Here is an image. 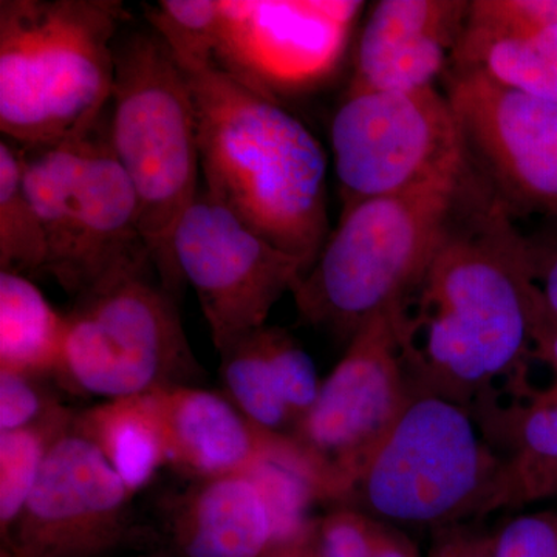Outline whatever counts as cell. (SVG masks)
Returning <instances> with one entry per match:
<instances>
[{
  "label": "cell",
  "instance_id": "16",
  "mask_svg": "<svg viewBox=\"0 0 557 557\" xmlns=\"http://www.w3.org/2000/svg\"><path fill=\"white\" fill-rule=\"evenodd\" d=\"M469 5L465 0H381L359 38L347 95L412 91L448 72Z\"/></svg>",
  "mask_w": 557,
  "mask_h": 557
},
{
  "label": "cell",
  "instance_id": "23",
  "mask_svg": "<svg viewBox=\"0 0 557 557\" xmlns=\"http://www.w3.org/2000/svg\"><path fill=\"white\" fill-rule=\"evenodd\" d=\"M76 412L62 406L46 420L0 432V533L9 541L53 446L73 428Z\"/></svg>",
  "mask_w": 557,
  "mask_h": 557
},
{
  "label": "cell",
  "instance_id": "5",
  "mask_svg": "<svg viewBox=\"0 0 557 557\" xmlns=\"http://www.w3.org/2000/svg\"><path fill=\"white\" fill-rule=\"evenodd\" d=\"M467 175L463 160L416 188L343 209L317 262L292 289L300 321L350 341L397 306L442 244Z\"/></svg>",
  "mask_w": 557,
  "mask_h": 557
},
{
  "label": "cell",
  "instance_id": "19",
  "mask_svg": "<svg viewBox=\"0 0 557 557\" xmlns=\"http://www.w3.org/2000/svg\"><path fill=\"white\" fill-rule=\"evenodd\" d=\"M502 86L557 102V24L531 16L520 0H474L450 58Z\"/></svg>",
  "mask_w": 557,
  "mask_h": 557
},
{
  "label": "cell",
  "instance_id": "20",
  "mask_svg": "<svg viewBox=\"0 0 557 557\" xmlns=\"http://www.w3.org/2000/svg\"><path fill=\"white\" fill-rule=\"evenodd\" d=\"M174 539L183 557H263L276 547L269 497L247 474L197 480L178 505Z\"/></svg>",
  "mask_w": 557,
  "mask_h": 557
},
{
  "label": "cell",
  "instance_id": "9",
  "mask_svg": "<svg viewBox=\"0 0 557 557\" xmlns=\"http://www.w3.org/2000/svg\"><path fill=\"white\" fill-rule=\"evenodd\" d=\"M394 307L348 341L309 416L289 438L309 468L319 502L346 504L362 468L416 394L403 361Z\"/></svg>",
  "mask_w": 557,
  "mask_h": 557
},
{
  "label": "cell",
  "instance_id": "8",
  "mask_svg": "<svg viewBox=\"0 0 557 557\" xmlns=\"http://www.w3.org/2000/svg\"><path fill=\"white\" fill-rule=\"evenodd\" d=\"M24 180L46 234L44 274L79 296L149 251L137 197L110 148L106 115L94 131L50 148H21Z\"/></svg>",
  "mask_w": 557,
  "mask_h": 557
},
{
  "label": "cell",
  "instance_id": "7",
  "mask_svg": "<svg viewBox=\"0 0 557 557\" xmlns=\"http://www.w3.org/2000/svg\"><path fill=\"white\" fill-rule=\"evenodd\" d=\"M500 468V456L467 408L413 394L344 505L399 528L440 531L480 522Z\"/></svg>",
  "mask_w": 557,
  "mask_h": 557
},
{
  "label": "cell",
  "instance_id": "6",
  "mask_svg": "<svg viewBox=\"0 0 557 557\" xmlns=\"http://www.w3.org/2000/svg\"><path fill=\"white\" fill-rule=\"evenodd\" d=\"M150 252L109 271L76 296L53 380L70 394L115 399L199 386L197 361Z\"/></svg>",
  "mask_w": 557,
  "mask_h": 557
},
{
  "label": "cell",
  "instance_id": "22",
  "mask_svg": "<svg viewBox=\"0 0 557 557\" xmlns=\"http://www.w3.org/2000/svg\"><path fill=\"white\" fill-rule=\"evenodd\" d=\"M67 317L30 277L0 271V370L53 379L64 351Z\"/></svg>",
  "mask_w": 557,
  "mask_h": 557
},
{
  "label": "cell",
  "instance_id": "24",
  "mask_svg": "<svg viewBox=\"0 0 557 557\" xmlns=\"http://www.w3.org/2000/svg\"><path fill=\"white\" fill-rule=\"evenodd\" d=\"M47 244L42 223L24 180V161L14 143H0V271L32 277L44 274Z\"/></svg>",
  "mask_w": 557,
  "mask_h": 557
},
{
  "label": "cell",
  "instance_id": "12",
  "mask_svg": "<svg viewBox=\"0 0 557 557\" xmlns=\"http://www.w3.org/2000/svg\"><path fill=\"white\" fill-rule=\"evenodd\" d=\"M172 247L218 351L267 325L277 300L306 274L298 258L249 230L205 188L178 220Z\"/></svg>",
  "mask_w": 557,
  "mask_h": 557
},
{
  "label": "cell",
  "instance_id": "14",
  "mask_svg": "<svg viewBox=\"0 0 557 557\" xmlns=\"http://www.w3.org/2000/svg\"><path fill=\"white\" fill-rule=\"evenodd\" d=\"M131 498L97 446L73 424L50 450L3 545L24 557H98L126 533Z\"/></svg>",
  "mask_w": 557,
  "mask_h": 557
},
{
  "label": "cell",
  "instance_id": "25",
  "mask_svg": "<svg viewBox=\"0 0 557 557\" xmlns=\"http://www.w3.org/2000/svg\"><path fill=\"white\" fill-rule=\"evenodd\" d=\"M310 547L317 557H420L403 528L347 505L314 519Z\"/></svg>",
  "mask_w": 557,
  "mask_h": 557
},
{
  "label": "cell",
  "instance_id": "11",
  "mask_svg": "<svg viewBox=\"0 0 557 557\" xmlns=\"http://www.w3.org/2000/svg\"><path fill=\"white\" fill-rule=\"evenodd\" d=\"M445 94L465 164L491 196L515 220L557 218V102L453 67Z\"/></svg>",
  "mask_w": 557,
  "mask_h": 557
},
{
  "label": "cell",
  "instance_id": "10",
  "mask_svg": "<svg viewBox=\"0 0 557 557\" xmlns=\"http://www.w3.org/2000/svg\"><path fill=\"white\" fill-rule=\"evenodd\" d=\"M330 138L343 209L405 193L463 163L453 108L435 86L347 95Z\"/></svg>",
  "mask_w": 557,
  "mask_h": 557
},
{
  "label": "cell",
  "instance_id": "18",
  "mask_svg": "<svg viewBox=\"0 0 557 557\" xmlns=\"http://www.w3.org/2000/svg\"><path fill=\"white\" fill-rule=\"evenodd\" d=\"M223 392L256 426L292 438L321 391L317 364L292 333L252 330L219 351Z\"/></svg>",
  "mask_w": 557,
  "mask_h": 557
},
{
  "label": "cell",
  "instance_id": "13",
  "mask_svg": "<svg viewBox=\"0 0 557 557\" xmlns=\"http://www.w3.org/2000/svg\"><path fill=\"white\" fill-rule=\"evenodd\" d=\"M362 10L354 0H225L214 62L276 100L314 89L338 69Z\"/></svg>",
  "mask_w": 557,
  "mask_h": 557
},
{
  "label": "cell",
  "instance_id": "15",
  "mask_svg": "<svg viewBox=\"0 0 557 557\" xmlns=\"http://www.w3.org/2000/svg\"><path fill=\"white\" fill-rule=\"evenodd\" d=\"M534 343L552 381L539 391L528 372L479 420L487 442L502 458L487 516L557 496V322L545 302Z\"/></svg>",
  "mask_w": 557,
  "mask_h": 557
},
{
  "label": "cell",
  "instance_id": "17",
  "mask_svg": "<svg viewBox=\"0 0 557 557\" xmlns=\"http://www.w3.org/2000/svg\"><path fill=\"white\" fill-rule=\"evenodd\" d=\"M166 438L168 465L196 480L247 474L289 438L256 426L225 394L199 386L152 392Z\"/></svg>",
  "mask_w": 557,
  "mask_h": 557
},
{
  "label": "cell",
  "instance_id": "21",
  "mask_svg": "<svg viewBox=\"0 0 557 557\" xmlns=\"http://www.w3.org/2000/svg\"><path fill=\"white\" fill-rule=\"evenodd\" d=\"M75 426L97 446L132 496L168 465L163 423L152 394L106 399L78 412Z\"/></svg>",
  "mask_w": 557,
  "mask_h": 557
},
{
  "label": "cell",
  "instance_id": "29",
  "mask_svg": "<svg viewBox=\"0 0 557 557\" xmlns=\"http://www.w3.org/2000/svg\"><path fill=\"white\" fill-rule=\"evenodd\" d=\"M479 522L465 523L437 531L429 557H496L494 531L480 530Z\"/></svg>",
  "mask_w": 557,
  "mask_h": 557
},
{
  "label": "cell",
  "instance_id": "30",
  "mask_svg": "<svg viewBox=\"0 0 557 557\" xmlns=\"http://www.w3.org/2000/svg\"><path fill=\"white\" fill-rule=\"evenodd\" d=\"M0 557H24L21 553H17L16 549L9 547V545H3L2 555Z\"/></svg>",
  "mask_w": 557,
  "mask_h": 557
},
{
  "label": "cell",
  "instance_id": "2",
  "mask_svg": "<svg viewBox=\"0 0 557 557\" xmlns=\"http://www.w3.org/2000/svg\"><path fill=\"white\" fill-rule=\"evenodd\" d=\"M178 64L196 109L203 188L307 273L330 236L321 143L276 98L214 61Z\"/></svg>",
  "mask_w": 557,
  "mask_h": 557
},
{
  "label": "cell",
  "instance_id": "3",
  "mask_svg": "<svg viewBox=\"0 0 557 557\" xmlns=\"http://www.w3.org/2000/svg\"><path fill=\"white\" fill-rule=\"evenodd\" d=\"M129 21L120 0H2V134L21 148H50L94 131L108 112L115 42Z\"/></svg>",
  "mask_w": 557,
  "mask_h": 557
},
{
  "label": "cell",
  "instance_id": "4",
  "mask_svg": "<svg viewBox=\"0 0 557 557\" xmlns=\"http://www.w3.org/2000/svg\"><path fill=\"white\" fill-rule=\"evenodd\" d=\"M106 123L110 148L137 197L139 230L150 258L164 287L178 299L185 281L172 239L200 189L199 135L188 78L149 24L123 30L116 39Z\"/></svg>",
  "mask_w": 557,
  "mask_h": 557
},
{
  "label": "cell",
  "instance_id": "1",
  "mask_svg": "<svg viewBox=\"0 0 557 557\" xmlns=\"http://www.w3.org/2000/svg\"><path fill=\"white\" fill-rule=\"evenodd\" d=\"M542 304L525 234L468 170L434 258L394 307L413 392L478 418L530 372Z\"/></svg>",
  "mask_w": 557,
  "mask_h": 557
},
{
  "label": "cell",
  "instance_id": "26",
  "mask_svg": "<svg viewBox=\"0 0 557 557\" xmlns=\"http://www.w3.org/2000/svg\"><path fill=\"white\" fill-rule=\"evenodd\" d=\"M49 379L0 370V432L32 426L64 406L50 387Z\"/></svg>",
  "mask_w": 557,
  "mask_h": 557
},
{
  "label": "cell",
  "instance_id": "27",
  "mask_svg": "<svg viewBox=\"0 0 557 557\" xmlns=\"http://www.w3.org/2000/svg\"><path fill=\"white\" fill-rule=\"evenodd\" d=\"M496 557H557V508L505 520L494 531Z\"/></svg>",
  "mask_w": 557,
  "mask_h": 557
},
{
  "label": "cell",
  "instance_id": "28",
  "mask_svg": "<svg viewBox=\"0 0 557 557\" xmlns=\"http://www.w3.org/2000/svg\"><path fill=\"white\" fill-rule=\"evenodd\" d=\"M527 247L534 284L557 322V218L544 219L537 231L527 236Z\"/></svg>",
  "mask_w": 557,
  "mask_h": 557
}]
</instances>
